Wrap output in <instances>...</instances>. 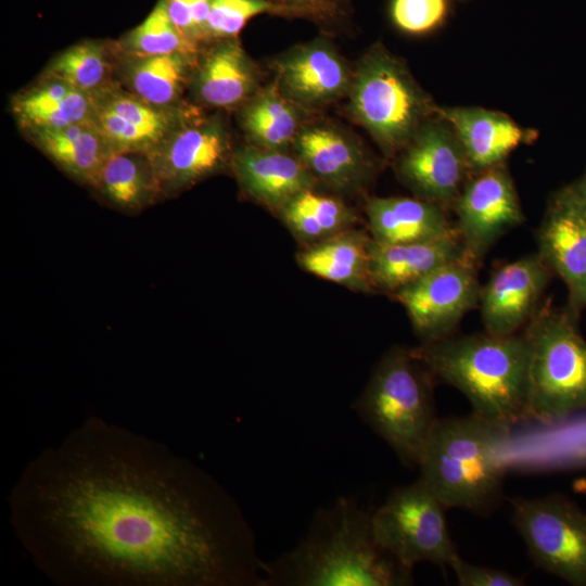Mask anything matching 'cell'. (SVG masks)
Returning a JSON list of instances; mask_svg holds the SVG:
<instances>
[{
    "instance_id": "cell-1",
    "label": "cell",
    "mask_w": 586,
    "mask_h": 586,
    "mask_svg": "<svg viewBox=\"0 0 586 586\" xmlns=\"http://www.w3.org/2000/svg\"><path fill=\"white\" fill-rule=\"evenodd\" d=\"M10 520L64 586H265L234 498L168 446L90 417L30 460Z\"/></svg>"
},
{
    "instance_id": "cell-2",
    "label": "cell",
    "mask_w": 586,
    "mask_h": 586,
    "mask_svg": "<svg viewBox=\"0 0 586 586\" xmlns=\"http://www.w3.org/2000/svg\"><path fill=\"white\" fill-rule=\"evenodd\" d=\"M412 572L377 543L372 512L341 497L314 514L293 549L267 562L265 586H406Z\"/></svg>"
},
{
    "instance_id": "cell-3",
    "label": "cell",
    "mask_w": 586,
    "mask_h": 586,
    "mask_svg": "<svg viewBox=\"0 0 586 586\" xmlns=\"http://www.w3.org/2000/svg\"><path fill=\"white\" fill-rule=\"evenodd\" d=\"M412 353L435 381L461 392L472 412L510 428L527 420L530 344L523 331L453 334Z\"/></svg>"
},
{
    "instance_id": "cell-4",
    "label": "cell",
    "mask_w": 586,
    "mask_h": 586,
    "mask_svg": "<svg viewBox=\"0 0 586 586\" xmlns=\"http://www.w3.org/2000/svg\"><path fill=\"white\" fill-rule=\"evenodd\" d=\"M511 428L474 412L437 418L420 453L419 479L447 507L486 514L499 504Z\"/></svg>"
},
{
    "instance_id": "cell-5",
    "label": "cell",
    "mask_w": 586,
    "mask_h": 586,
    "mask_svg": "<svg viewBox=\"0 0 586 586\" xmlns=\"http://www.w3.org/2000/svg\"><path fill=\"white\" fill-rule=\"evenodd\" d=\"M434 382L412 348L393 346L382 355L353 406L359 418L408 467H417L437 420Z\"/></svg>"
},
{
    "instance_id": "cell-6",
    "label": "cell",
    "mask_w": 586,
    "mask_h": 586,
    "mask_svg": "<svg viewBox=\"0 0 586 586\" xmlns=\"http://www.w3.org/2000/svg\"><path fill=\"white\" fill-rule=\"evenodd\" d=\"M578 318L542 306L524 327L530 344L527 420L563 421L586 410V341Z\"/></svg>"
},
{
    "instance_id": "cell-7",
    "label": "cell",
    "mask_w": 586,
    "mask_h": 586,
    "mask_svg": "<svg viewBox=\"0 0 586 586\" xmlns=\"http://www.w3.org/2000/svg\"><path fill=\"white\" fill-rule=\"evenodd\" d=\"M348 97L352 116L387 157L397 155L438 107L407 66L381 44L357 64Z\"/></svg>"
},
{
    "instance_id": "cell-8",
    "label": "cell",
    "mask_w": 586,
    "mask_h": 586,
    "mask_svg": "<svg viewBox=\"0 0 586 586\" xmlns=\"http://www.w3.org/2000/svg\"><path fill=\"white\" fill-rule=\"evenodd\" d=\"M447 507L418 479L392 489L372 512L377 543L399 563L412 569L419 563L450 566L459 556L451 539Z\"/></svg>"
},
{
    "instance_id": "cell-9",
    "label": "cell",
    "mask_w": 586,
    "mask_h": 586,
    "mask_svg": "<svg viewBox=\"0 0 586 586\" xmlns=\"http://www.w3.org/2000/svg\"><path fill=\"white\" fill-rule=\"evenodd\" d=\"M512 525L536 566L586 586V512L557 495L510 499Z\"/></svg>"
},
{
    "instance_id": "cell-10",
    "label": "cell",
    "mask_w": 586,
    "mask_h": 586,
    "mask_svg": "<svg viewBox=\"0 0 586 586\" xmlns=\"http://www.w3.org/2000/svg\"><path fill=\"white\" fill-rule=\"evenodd\" d=\"M396 174L416 198L453 209L473 174L451 126L437 114L421 124L397 154Z\"/></svg>"
},
{
    "instance_id": "cell-11",
    "label": "cell",
    "mask_w": 586,
    "mask_h": 586,
    "mask_svg": "<svg viewBox=\"0 0 586 586\" xmlns=\"http://www.w3.org/2000/svg\"><path fill=\"white\" fill-rule=\"evenodd\" d=\"M477 267L464 256L393 294L422 343L453 335L462 318L479 306L482 284Z\"/></svg>"
},
{
    "instance_id": "cell-12",
    "label": "cell",
    "mask_w": 586,
    "mask_h": 586,
    "mask_svg": "<svg viewBox=\"0 0 586 586\" xmlns=\"http://www.w3.org/2000/svg\"><path fill=\"white\" fill-rule=\"evenodd\" d=\"M232 137L221 114L184 120L149 155L162 195L186 190L231 165Z\"/></svg>"
},
{
    "instance_id": "cell-13",
    "label": "cell",
    "mask_w": 586,
    "mask_h": 586,
    "mask_svg": "<svg viewBox=\"0 0 586 586\" xmlns=\"http://www.w3.org/2000/svg\"><path fill=\"white\" fill-rule=\"evenodd\" d=\"M453 209L466 254L479 265L502 235L524 221L513 180L504 163L473 173Z\"/></svg>"
},
{
    "instance_id": "cell-14",
    "label": "cell",
    "mask_w": 586,
    "mask_h": 586,
    "mask_svg": "<svg viewBox=\"0 0 586 586\" xmlns=\"http://www.w3.org/2000/svg\"><path fill=\"white\" fill-rule=\"evenodd\" d=\"M537 253L566 285V307L579 318L586 308V193L579 181L550 198L537 230Z\"/></svg>"
},
{
    "instance_id": "cell-15",
    "label": "cell",
    "mask_w": 586,
    "mask_h": 586,
    "mask_svg": "<svg viewBox=\"0 0 586 586\" xmlns=\"http://www.w3.org/2000/svg\"><path fill=\"white\" fill-rule=\"evenodd\" d=\"M281 92L305 112L322 109L348 94L353 72L327 38L300 43L271 63Z\"/></svg>"
},
{
    "instance_id": "cell-16",
    "label": "cell",
    "mask_w": 586,
    "mask_h": 586,
    "mask_svg": "<svg viewBox=\"0 0 586 586\" xmlns=\"http://www.w3.org/2000/svg\"><path fill=\"white\" fill-rule=\"evenodd\" d=\"M195 112L187 103L171 107L151 104L118 84L99 94L94 123L114 151L150 154Z\"/></svg>"
},
{
    "instance_id": "cell-17",
    "label": "cell",
    "mask_w": 586,
    "mask_h": 586,
    "mask_svg": "<svg viewBox=\"0 0 586 586\" xmlns=\"http://www.w3.org/2000/svg\"><path fill=\"white\" fill-rule=\"evenodd\" d=\"M552 276L537 252L497 268L482 285L479 306L484 332L499 336L520 332L539 308Z\"/></svg>"
},
{
    "instance_id": "cell-18",
    "label": "cell",
    "mask_w": 586,
    "mask_h": 586,
    "mask_svg": "<svg viewBox=\"0 0 586 586\" xmlns=\"http://www.w3.org/2000/svg\"><path fill=\"white\" fill-rule=\"evenodd\" d=\"M292 149L318 183L340 194L362 191L374 176V163L359 140L331 122L304 124Z\"/></svg>"
},
{
    "instance_id": "cell-19",
    "label": "cell",
    "mask_w": 586,
    "mask_h": 586,
    "mask_svg": "<svg viewBox=\"0 0 586 586\" xmlns=\"http://www.w3.org/2000/svg\"><path fill=\"white\" fill-rule=\"evenodd\" d=\"M241 190L256 203L279 213L318 182L293 152L245 143L233 151L230 165Z\"/></svg>"
},
{
    "instance_id": "cell-20",
    "label": "cell",
    "mask_w": 586,
    "mask_h": 586,
    "mask_svg": "<svg viewBox=\"0 0 586 586\" xmlns=\"http://www.w3.org/2000/svg\"><path fill=\"white\" fill-rule=\"evenodd\" d=\"M260 87L259 69L235 37L203 47L189 88L199 103L230 110L242 106Z\"/></svg>"
},
{
    "instance_id": "cell-21",
    "label": "cell",
    "mask_w": 586,
    "mask_h": 586,
    "mask_svg": "<svg viewBox=\"0 0 586 586\" xmlns=\"http://www.w3.org/2000/svg\"><path fill=\"white\" fill-rule=\"evenodd\" d=\"M436 114L456 132L473 173L502 164L514 149L536 138L501 112L451 106L437 107Z\"/></svg>"
},
{
    "instance_id": "cell-22",
    "label": "cell",
    "mask_w": 586,
    "mask_h": 586,
    "mask_svg": "<svg viewBox=\"0 0 586 586\" xmlns=\"http://www.w3.org/2000/svg\"><path fill=\"white\" fill-rule=\"evenodd\" d=\"M99 94L63 80L40 75L11 100V111L22 131L63 128L94 120Z\"/></svg>"
},
{
    "instance_id": "cell-23",
    "label": "cell",
    "mask_w": 586,
    "mask_h": 586,
    "mask_svg": "<svg viewBox=\"0 0 586 586\" xmlns=\"http://www.w3.org/2000/svg\"><path fill=\"white\" fill-rule=\"evenodd\" d=\"M468 256L459 235L444 239L386 244H369L370 277L374 289L394 294L435 269Z\"/></svg>"
},
{
    "instance_id": "cell-24",
    "label": "cell",
    "mask_w": 586,
    "mask_h": 586,
    "mask_svg": "<svg viewBox=\"0 0 586 586\" xmlns=\"http://www.w3.org/2000/svg\"><path fill=\"white\" fill-rule=\"evenodd\" d=\"M365 211L371 238L377 242H424L458 234L446 209L419 198L372 196Z\"/></svg>"
},
{
    "instance_id": "cell-25",
    "label": "cell",
    "mask_w": 586,
    "mask_h": 586,
    "mask_svg": "<svg viewBox=\"0 0 586 586\" xmlns=\"http://www.w3.org/2000/svg\"><path fill=\"white\" fill-rule=\"evenodd\" d=\"M199 53L173 52L150 56H124L117 71L118 84L138 98L164 107L183 104Z\"/></svg>"
},
{
    "instance_id": "cell-26",
    "label": "cell",
    "mask_w": 586,
    "mask_h": 586,
    "mask_svg": "<svg viewBox=\"0 0 586 586\" xmlns=\"http://www.w3.org/2000/svg\"><path fill=\"white\" fill-rule=\"evenodd\" d=\"M24 135L65 174L90 187L114 151L94 120Z\"/></svg>"
},
{
    "instance_id": "cell-27",
    "label": "cell",
    "mask_w": 586,
    "mask_h": 586,
    "mask_svg": "<svg viewBox=\"0 0 586 586\" xmlns=\"http://www.w3.org/2000/svg\"><path fill=\"white\" fill-rule=\"evenodd\" d=\"M370 240L362 231L349 229L306 245L296 259L302 269L316 277L368 293L374 289L370 277Z\"/></svg>"
},
{
    "instance_id": "cell-28",
    "label": "cell",
    "mask_w": 586,
    "mask_h": 586,
    "mask_svg": "<svg viewBox=\"0 0 586 586\" xmlns=\"http://www.w3.org/2000/svg\"><path fill=\"white\" fill-rule=\"evenodd\" d=\"M305 113L281 92L273 80L262 86L239 107V120L247 143L288 151L304 125Z\"/></svg>"
},
{
    "instance_id": "cell-29",
    "label": "cell",
    "mask_w": 586,
    "mask_h": 586,
    "mask_svg": "<svg viewBox=\"0 0 586 586\" xmlns=\"http://www.w3.org/2000/svg\"><path fill=\"white\" fill-rule=\"evenodd\" d=\"M92 188L124 212L140 211L162 195L150 155L137 151H112Z\"/></svg>"
},
{
    "instance_id": "cell-30",
    "label": "cell",
    "mask_w": 586,
    "mask_h": 586,
    "mask_svg": "<svg viewBox=\"0 0 586 586\" xmlns=\"http://www.w3.org/2000/svg\"><path fill=\"white\" fill-rule=\"evenodd\" d=\"M120 53L116 42L79 41L58 53L40 75L58 78L80 90L101 94L118 85Z\"/></svg>"
},
{
    "instance_id": "cell-31",
    "label": "cell",
    "mask_w": 586,
    "mask_h": 586,
    "mask_svg": "<svg viewBox=\"0 0 586 586\" xmlns=\"http://www.w3.org/2000/svg\"><path fill=\"white\" fill-rule=\"evenodd\" d=\"M300 241L313 244L353 229L354 211L341 199L306 190L293 198L278 213Z\"/></svg>"
},
{
    "instance_id": "cell-32",
    "label": "cell",
    "mask_w": 586,
    "mask_h": 586,
    "mask_svg": "<svg viewBox=\"0 0 586 586\" xmlns=\"http://www.w3.org/2000/svg\"><path fill=\"white\" fill-rule=\"evenodd\" d=\"M124 56H150L173 52L199 53L171 22L164 0H158L142 23L116 42Z\"/></svg>"
},
{
    "instance_id": "cell-33",
    "label": "cell",
    "mask_w": 586,
    "mask_h": 586,
    "mask_svg": "<svg viewBox=\"0 0 586 586\" xmlns=\"http://www.w3.org/2000/svg\"><path fill=\"white\" fill-rule=\"evenodd\" d=\"M264 13L284 16L283 10L269 0H213L207 21L208 43L238 37L252 17Z\"/></svg>"
},
{
    "instance_id": "cell-34",
    "label": "cell",
    "mask_w": 586,
    "mask_h": 586,
    "mask_svg": "<svg viewBox=\"0 0 586 586\" xmlns=\"http://www.w3.org/2000/svg\"><path fill=\"white\" fill-rule=\"evenodd\" d=\"M449 8V0H392L390 15L400 30L420 35L442 26Z\"/></svg>"
},
{
    "instance_id": "cell-35",
    "label": "cell",
    "mask_w": 586,
    "mask_h": 586,
    "mask_svg": "<svg viewBox=\"0 0 586 586\" xmlns=\"http://www.w3.org/2000/svg\"><path fill=\"white\" fill-rule=\"evenodd\" d=\"M280 7L284 16L303 17L324 26L344 22L349 0H269Z\"/></svg>"
},
{
    "instance_id": "cell-36",
    "label": "cell",
    "mask_w": 586,
    "mask_h": 586,
    "mask_svg": "<svg viewBox=\"0 0 586 586\" xmlns=\"http://www.w3.org/2000/svg\"><path fill=\"white\" fill-rule=\"evenodd\" d=\"M450 568L461 586H522L524 581L507 571L480 566L458 556Z\"/></svg>"
},
{
    "instance_id": "cell-37",
    "label": "cell",
    "mask_w": 586,
    "mask_h": 586,
    "mask_svg": "<svg viewBox=\"0 0 586 586\" xmlns=\"http://www.w3.org/2000/svg\"><path fill=\"white\" fill-rule=\"evenodd\" d=\"M168 15L177 29L188 41L203 49L196 37L194 27L195 0H164Z\"/></svg>"
},
{
    "instance_id": "cell-38",
    "label": "cell",
    "mask_w": 586,
    "mask_h": 586,
    "mask_svg": "<svg viewBox=\"0 0 586 586\" xmlns=\"http://www.w3.org/2000/svg\"><path fill=\"white\" fill-rule=\"evenodd\" d=\"M573 489L576 493L586 495V475L573 482Z\"/></svg>"
},
{
    "instance_id": "cell-39",
    "label": "cell",
    "mask_w": 586,
    "mask_h": 586,
    "mask_svg": "<svg viewBox=\"0 0 586 586\" xmlns=\"http://www.w3.org/2000/svg\"><path fill=\"white\" fill-rule=\"evenodd\" d=\"M578 181H579V183H581L583 190H584L585 193H586V173H585V175L583 176V178H582L581 180H578Z\"/></svg>"
}]
</instances>
